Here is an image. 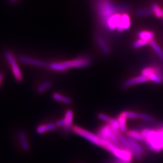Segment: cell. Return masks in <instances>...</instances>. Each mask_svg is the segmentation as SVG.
I'll use <instances>...</instances> for the list:
<instances>
[{"instance_id": "1", "label": "cell", "mask_w": 163, "mask_h": 163, "mask_svg": "<svg viewBox=\"0 0 163 163\" xmlns=\"http://www.w3.org/2000/svg\"><path fill=\"white\" fill-rule=\"evenodd\" d=\"M144 143L152 151L159 152L163 150V125L156 128H144L141 131Z\"/></svg>"}, {"instance_id": "2", "label": "cell", "mask_w": 163, "mask_h": 163, "mask_svg": "<svg viewBox=\"0 0 163 163\" xmlns=\"http://www.w3.org/2000/svg\"><path fill=\"white\" fill-rule=\"evenodd\" d=\"M129 8L128 5L116 6L109 1L105 0L98 3L96 9L102 21L114 14L123 12Z\"/></svg>"}, {"instance_id": "3", "label": "cell", "mask_w": 163, "mask_h": 163, "mask_svg": "<svg viewBox=\"0 0 163 163\" xmlns=\"http://www.w3.org/2000/svg\"><path fill=\"white\" fill-rule=\"evenodd\" d=\"M72 131L75 134L88 140L93 144L100 146L104 149L106 147L105 140L102 139L98 135L93 134L78 126H73Z\"/></svg>"}, {"instance_id": "4", "label": "cell", "mask_w": 163, "mask_h": 163, "mask_svg": "<svg viewBox=\"0 0 163 163\" xmlns=\"http://www.w3.org/2000/svg\"><path fill=\"white\" fill-rule=\"evenodd\" d=\"M5 56L9 64L10 67L11 71L13 73L15 79L18 82L20 83L23 80V76L22 74L21 70L19 68V65L16 59L14 56V54L11 51H6L5 53Z\"/></svg>"}, {"instance_id": "5", "label": "cell", "mask_w": 163, "mask_h": 163, "mask_svg": "<svg viewBox=\"0 0 163 163\" xmlns=\"http://www.w3.org/2000/svg\"><path fill=\"white\" fill-rule=\"evenodd\" d=\"M121 14L117 13L108 17L102 21L104 27L111 31L117 30L119 32H123L124 30L121 23Z\"/></svg>"}, {"instance_id": "6", "label": "cell", "mask_w": 163, "mask_h": 163, "mask_svg": "<svg viewBox=\"0 0 163 163\" xmlns=\"http://www.w3.org/2000/svg\"><path fill=\"white\" fill-rule=\"evenodd\" d=\"M46 67L48 69L56 71H64L71 68H74V64L72 60H68L65 61L51 62L46 64Z\"/></svg>"}, {"instance_id": "7", "label": "cell", "mask_w": 163, "mask_h": 163, "mask_svg": "<svg viewBox=\"0 0 163 163\" xmlns=\"http://www.w3.org/2000/svg\"><path fill=\"white\" fill-rule=\"evenodd\" d=\"M16 138L19 143V147L23 152H27L29 151L31 147L29 138L26 132L23 131H19L16 134Z\"/></svg>"}, {"instance_id": "8", "label": "cell", "mask_w": 163, "mask_h": 163, "mask_svg": "<svg viewBox=\"0 0 163 163\" xmlns=\"http://www.w3.org/2000/svg\"><path fill=\"white\" fill-rule=\"evenodd\" d=\"M116 158L127 162H130L134 157L133 155L130 151L126 149H122L118 147L112 153Z\"/></svg>"}, {"instance_id": "9", "label": "cell", "mask_w": 163, "mask_h": 163, "mask_svg": "<svg viewBox=\"0 0 163 163\" xmlns=\"http://www.w3.org/2000/svg\"><path fill=\"white\" fill-rule=\"evenodd\" d=\"M149 80V78L147 76H145L144 75H140L137 77L132 78L130 79H129L126 81L124 82L122 84V88L123 89L129 88V87L132 86L136 85L139 83H144L147 82Z\"/></svg>"}, {"instance_id": "10", "label": "cell", "mask_w": 163, "mask_h": 163, "mask_svg": "<svg viewBox=\"0 0 163 163\" xmlns=\"http://www.w3.org/2000/svg\"><path fill=\"white\" fill-rule=\"evenodd\" d=\"M19 59L22 62L24 63L25 64L39 67H44L46 66L45 62L43 61L38 59L31 58L28 56H21L19 57Z\"/></svg>"}, {"instance_id": "11", "label": "cell", "mask_w": 163, "mask_h": 163, "mask_svg": "<svg viewBox=\"0 0 163 163\" xmlns=\"http://www.w3.org/2000/svg\"><path fill=\"white\" fill-rule=\"evenodd\" d=\"M56 123H41L36 128V132L38 134H45L48 131H53L56 129Z\"/></svg>"}, {"instance_id": "12", "label": "cell", "mask_w": 163, "mask_h": 163, "mask_svg": "<svg viewBox=\"0 0 163 163\" xmlns=\"http://www.w3.org/2000/svg\"><path fill=\"white\" fill-rule=\"evenodd\" d=\"M74 68H82L88 66L91 63V59L88 56H80L73 59Z\"/></svg>"}, {"instance_id": "13", "label": "cell", "mask_w": 163, "mask_h": 163, "mask_svg": "<svg viewBox=\"0 0 163 163\" xmlns=\"http://www.w3.org/2000/svg\"><path fill=\"white\" fill-rule=\"evenodd\" d=\"M112 132V128L109 124L104 125L99 128L98 132V135L102 139H108L109 137Z\"/></svg>"}, {"instance_id": "14", "label": "cell", "mask_w": 163, "mask_h": 163, "mask_svg": "<svg viewBox=\"0 0 163 163\" xmlns=\"http://www.w3.org/2000/svg\"><path fill=\"white\" fill-rule=\"evenodd\" d=\"M73 117H74V113L72 110L68 109L66 111L65 114L64 118L66 121V126L65 129L66 131H69L70 130L72 129L73 121Z\"/></svg>"}, {"instance_id": "15", "label": "cell", "mask_w": 163, "mask_h": 163, "mask_svg": "<svg viewBox=\"0 0 163 163\" xmlns=\"http://www.w3.org/2000/svg\"><path fill=\"white\" fill-rule=\"evenodd\" d=\"M96 40L97 43L98 44V45L102 52L105 54H110V48L108 45L107 44V43H106L104 39L101 36L98 35L96 36Z\"/></svg>"}, {"instance_id": "16", "label": "cell", "mask_w": 163, "mask_h": 163, "mask_svg": "<svg viewBox=\"0 0 163 163\" xmlns=\"http://www.w3.org/2000/svg\"><path fill=\"white\" fill-rule=\"evenodd\" d=\"M127 136L129 137L132 139L136 140L138 142H144V138L142 136V132L138 131L135 130H130L128 131L127 133Z\"/></svg>"}, {"instance_id": "17", "label": "cell", "mask_w": 163, "mask_h": 163, "mask_svg": "<svg viewBox=\"0 0 163 163\" xmlns=\"http://www.w3.org/2000/svg\"><path fill=\"white\" fill-rule=\"evenodd\" d=\"M127 139L128 140L129 144L131 145L132 147L134 148V150L138 152L139 154L142 155L144 152V150L143 148L142 147V146L139 144V143L136 141V140L131 138L130 137L128 136L126 137Z\"/></svg>"}, {"instance_id": "18", "label": "cell", "mask_w": 163, "mask_h": 163, "mask_svg": "<svg viewBox=\"0 0 163 163\" xmlns=\"http://www.w3.org/2000/svg\"><path fill=\"white\" fill-rule=\"evenodd\" d=\"M121 23L124 30H128L131 26L130 18L128 14L126 13L121 14Z\"/></svg>"}, {"instance_id": "19", "label": "cell", "mask_w": 163, "mask_h": 163, "mask_svg": "<svg viewBox=\"0 0 163 163\" xmlns=\"http://www.w3.org/2000/svg\"><path fill=\"white\" fill-rule=\"evenodd\" d=\"M53 98L54 100L58 102H61L66 104H70L72 102V100L69 97L64 96L58 92H55L53 94Z\"/></svg>"}, {"instance_id": "20", "label": "cell", "mask_w": 163, "mask_h": 163, "mask_svg": "<svg viewBox=\"0 0 163 163\" xmlns=\"http://www.w3.org/2000/svg\"><path fill=\"white\" fill-rule=\"evenodd\" d=\"M119 123V131L121 133H125L127 131V118L125 117L121 113L118 116L117 118Z\"/></svg>"}, {"instance_id": "21", "label": "cell", "mask_w": 163, "mask_h": 163, "mask_svg": "<svg viewBox=\"0 0 163 163\" xmlns=\"http://www.w3.org/2000/svg\"><path fill=\"white\" fill-rule=\"evenodd\" d=\"M138 37L139 39L146 40V41H149V42L150 41L152 40L153 38L154 37V33L150 31H142L138 32Z\"/></svg>"}, {"instance_id": "22", "label": "cell", "mask_w": 163, "mask_h": 163, "mask_svg": "<svg viewBox=\"0 0 163 163\" xmlns=\"http://www.w3.org/2000/svg\"><path fill=\"white\" fill-rule=\"evenodd\" d=\"M149 43L150 46L152 47V48L154 50L155 52L159 57L162 61L163 62V51L162 50V49L160 48L159 46H158L157 43L153 40L150 41Z\"/></svg>"}, {"instance_id": "23", "label": "cell", "mask_w": 163, "mask_h": 163, "mask_svg": "<svg viewBox=\"0 0 163 163\" xmlns=\"http://www.w3.org/2000/svg\"><path fill=\"white\" fill-rule=\"evenodd\" d=\"M52 83L50 81H45L38 86L37 91L39 94H43L50 88Z\"/></svg>"}, {"instance_id": "24", "label": "cell", "mask_w": 163, "mask_h": 163, "mask_svg": "<svg viewBox=\"0 0 163 163\" xmlns=\"http://www.w3.org/2000/svg\"><path fill=\"white\" fill-rule=\"evenodd\" d=\"M136 15L138 16H152L153 11L149 8H139L136 11Z\"/></svg>"}, {"instance_id": "25", "label": "cell", "mask_w": 163, "mask_h": 163, "mask_svg": "<svg viewBox=\"0 0 163 163\" xmlns=\"http://www.w3.org/2000/svg\"><path fill=\"white\" fill-rule=\"evenodd\" d=\"M153 67H152V71L148 76V77L150 81L156 83H163V77L159 75L152 72Z\"/></svg>"}, {"instance_id": "26", "label": "cell", "mask_w": 163, "mask_h": 163, "mask_svg": "<svg viewBox=\"0 0 163 163\" xmlns=\"http://www.w3.org/2000/svg\"><path fill=\"white\" fill-rule=\"evenodd\" d=\"M152 10L153 11V13L155 14L156 16L158 18H162V10L160 8V6H158L157 3L156 2H153L151 5Z\"/></svg>"}, {"instance_id": "27", "label": "cell", "mask_w": 163, "mask_h": 163, "mask_svg": "<svg viewBox=\"0 0 163 163\" xmlns=\"http://www.w3.org/2000/svg\"><path fill=\"white\" fill-rule=\"evenodd\" d=\"M148 43H149V41L139 39L138 40H136L132 44V47H133V48L137 49L140 48L142 47L147 45Z\"/></svg>"}, {"instance_id": "28", "label": "cell", "mask_w": 163, "mask_h": 163, "mask_svg": "<svg viewBox=\"0 0 163 163\" xmlns=\"http://www.w3.org/2000/svg\"><path fill=\"white\" fill-rule=\"evenodd\" d=\"M121 114L127 118L130 119H138L139 118V114L137 112L130 111H124Z\"/></svg>"}, {"instance_id": "29", "label": "cell", "mask_w": 163, "mask_h": 163, "mask_svg": "<svg viewBox=\"0 0 163 163\" xmlns=\"http://www.w3.org/2000/svg\"><path fill=\"white\" fill-rule=\"evenodd\" d=\"M139 118L142 120H144L147 122H154L155 121V118L151 115H148L144 113L139 114Z\"/></svg>"}, {"instance_id": "30", "label": "cell", "mask_w": 163, "mask_h": 163, "mask_svg": "<svg viewBox=\"0 0 163 163\" xmlns=\"http://www.w3.org/2000/svg\"><path fill=\"white\" fill-rule=\"evenodd\" d=\"M108 124L110 125L111 127H112V128H114L117 129L119 130V128H120V126H119V123L118 121L117 118H110L109 121L108 122Z\"/></svg>"}, {"instance_id": "31", "label": "cell", "mask_w": 163, "mask_h": 163, "mask_svg": "<svg viewBox=\"0 0 163 163\" xmlns=\"http://www.w3.org/2000/svg\"><path fill=\"white\" fill-rule=\"evenodd\" d=\"M98 117L99 119L102 120L103 121H105V122H107V123L109 121L110 118H111L108 115H106L105 114H103V113L99 114L98 115Z\"/></svg>"}, {"instance_id": "32", "label": "cell", "mask_w": 163, "mask_h": 163, "mask_svg": "<svg viewBox=\"0 0 163 163\" xmlns=\"http://www.w3.org/2000/svg\"><path fill=\"white\" fill-rule=\"evenodd\" d=\"M55 123H56L57 127H64L65 128L66 125V121L65 120L64 118L57 120Z\"/></svg>"}, {"instance_id": "33", "label": "cell", "mask_w": 163, "mask_h": 163, "mask_svg": "<svg viewBox=\"0 0 163 163\" xmlns=\"http://www.w3.org/2000/svg\"><path fill=\"white\" fill-rule=\"evenodd\" d=\"M111 163H131L130 162H125V161H123V160H120V159H117L116 158L114 160H113L112 162Z\"/></svg>"}, {"instance_id": "34", "label": "cell", "mask_w": 163, "mask_h": 163, "mask_svg": "<svg viewBox=\"0 0 163 163\" xmlns=\"http://www.w3.org/2000/svg\"><path fill=\"white\" fill-rule=\"evenodd\" d=\"M4 80V75L2 72H0V86L2 85Z\"/></svg>"}, {"instance_id": "35", "label": "cell", "mask_w": 163, "mask_h": 163, "mask_svg": "<svg viewBox=\"0 0 163 163\" xmlns=\"http://www.w3.org/2000/svg\"><path fill=\"white\" fill-rule=\"evenodd\" d=\"M162 72H163V65H162Z\"/></svg>"}, {"instance_id": "36", "label": "cell", "mask_w": 163, "mask_h": 163, "mask_svg": "<svg viewBox=\"0 0 163 163\" xmlns=\"http://www.w3.org/2000/svg\"><path fill=\"white\" fill-rule=\"evenodd\" d=\"M162 13H163V15H162V18H163V8L162 9Z\"/></svg>"}, {"instance_id": "37", "label": "cell", "mask_w": 163, "mask_h": 163, "mask_svg": "<svg viewBox=\"0 0 163 163\" xmlns=\"http://www.w3.org/2000/svg\"><path fill=\"white\" fill-rule=\"evenodd\" d=\"M12 1H16V0H12Z\"/></svg>"}]
</instances>
